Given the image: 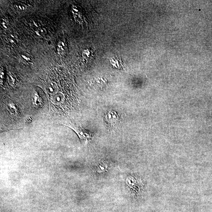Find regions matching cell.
<instances>
[{
  "label": "cell",
  "instance_id": "cell-7",
  "mask_svg": "<svg viewBox=\"0 0 212 212\" xmlns=\"http://www.w3.org/2000/svg\"><path fill=\"white\" fill-rule=\"evenodd\" d=\"M15 7L17 9L21 11H23L27 8L25 4L20 3H17L15 4Z\"/></svg>",
  "mask_w": 212,
  "mask_h": 212
},
{
  "label": "cell",
  "instance_id": "cell-3",
  "mask_svg": "<svg viewBox=\"0 0 212 212\" xmlns=\"http://www.w3.org/2000/svg\"><path fill=\"white\" fill-rule=\"evenodd\" d=\"M110 63L113 67L117 69H122L124 67L122 59L118 56H114L110 60Z\"/></svg>",
  "mask_w": 212,
  "mask_h": 212
},
{
  "label": "cell",
  "instance_id": "cell-6",
  "mask_svg": "<svg viewBox=\"0 0 212 212\" xmlns=\"http://www.w3.org/2000/svg\"><path fill=\"white\" fill-rule=\"evenodd\" d=\"M35 32L36 35L39 36H43L46 34V31L45 29L43 28V27H41V28H38L36 31Z\"/></svg>",
  "mask_w": 212,
  "mask_h": 212
},
{
  "label": "cell",
  "instance_id": "cell-8",
  "mask_svg": "<svg viewBox=\"0 0 212 212\" xmlns=\"http://www.w3.org/2000/svg\"><path fill=\"white\" fill-rule=\"evenodd\" d=\"M1 26L4 28H7L8 26V22L5 19H2L1 21Z\"/></svg>",
  "mask_w": 212,
  "mask_h": 212
},
{
  "label": "cell",
  "instance_id": "cell-2",
  "mask_svg": "<svg viewBox=\"0 0 212 212\" xmlns=\"http://www.w3.org/2000/svg\"><path fill=\"white\" fill-rule=\"evenodd\" d=\"M105 119L106 122L109 124H115L118 122L119 116L116 111H110L105 114Z\"/></svg>",
  "mask_w": 212,
  "mask_h": 212
},
{
  "label": "cell",
  "instance_id": "cell-5",
  "mask_svg": "<svg viewBox=\"0 0 212 212\" xmlns=\"http://www.w3.org/2000/svg\"><path fill=\"white\" fill-rule=\"evenodd\" d=\"M66 50V45L64 42L59 41L57 45V51L60 55H63Z\"/></svg>",
  "mask_w": 212,
  "mask_h": 212
},
{
  "label": "cell",
  "instance_id": "cell-1",
  "mask_svg": "<svg viewBox=\"0 0 212 212\" xmlns=\"http://www.w3.org/2000/svg\"><path fill=\"white\" fill-rule=\"evenodd\" d=\"M64 125L72 129L78 135L81 142L84 144H87L92 138V135L90 133L80 126L71 123L64 124Z\"/></svg>",
  "mask_w": 212,
  "mask_h": 212
},
{
  "label": "cell",
  "instance_id": "cell-4",
  "mask_svg": "<svg viewBox=\"0 0 212 212\" xmlns=\"http://www.w3.org/2000/svg\"><path fill=\"white\" fill-rule=\"evenodd\" d=\"M107 80L105 78L102 77H96L94 81V85L96 88H102L107 85Z\"/></svg>",
  "mask_w": 212,
  "mask_h": 212
}]
</instances>
